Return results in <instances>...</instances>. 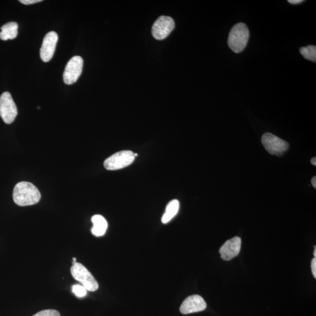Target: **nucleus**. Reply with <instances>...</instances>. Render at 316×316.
I'll use <instances>...</instances> for the list:
<instances>
[{
    "instance_id": "11",
    "label": "nucleus",
    "mask_w": 316,
    "mask_h": 316,
    "mask_svg": "<svg viewBox=\"0 0 316 316\" xmlns=\"http://www.w3.org/2000/svg\"><path fill=\"white\" fill-rule=\"evenodd\" d=\"M242 246V239L235 237L227 240L220 249L222 259L224 260H230L239 254Z\"/></svg>"
},
{
    "instance_id": "16",
    "label": "nucleus",
    "mask_w": 316,
    "mask_h": 316,
    "mask_svg": "<svg viewBox=\"0 0 316 316\" xmlns=\"http://www.w3.org/2000/svg\"><path fill=\"white\" fill-rule=\"evenodd\" d=\"M72 292L79 297H83L87 295V289L83 285H74L72 286Z\"/></svg>"
},
{
    "instance_id": "2",
    "label": "nucleus",
    "mask_w": 316,
    "mask_h": 316,
    "mask_svg": "<svg viewBox=\"0 0 316 316\" xmlns=\"http://www.w3.org/2000/svg\"><path fill=\"white\" fill-rule=\"evenodd\" d=\"M249 32L244 23L240 22L232 28L229 33L228 45L235 53L243 51L248 42Z\"/></svg>"
},
{
    "instance_id": "8",
    "label": "nucleus",
    "mask_w": 316,
    "mask_h": 316,
    "mask_svg": "<svg viewBox=\"0 0 316 316\" xmlns=\"http://www.w3.org/2000/svg\"><path fill=\"white\" fill-rule=\"evenodd\" d=\"M175 26V22L171 17L161 16L152 26V36L156 39L163 40L172 33Z\"/></svg>"
},
{
    "instance_id": "18",
    "label": "nucleus",
    "mask_w": 316,
    "mask_h": 316,
    "mask_svg": "<svg viewBox=\"0 0 316 316\" xmlns=\"http://www.w3.org/2000/svg\"><path fill=\"white\" fill-rule=\"evenodd\" d=\"M21 3L25 5H31L37 3V2H42V0H20L19 1Z\"/></svg>"
},
{
    "instance_id": "13",
    "label": "nucleus",
    "mask_w": 316,
    "mask_h": 316,
    "mask_svg": "<svg viewBox=\"0 0 316 316\" xmlns=\"http://www.w3.org/2000/svg\"><path fill=\"white\" fill-rule=\"evenodd\" d=\"M19 25L16 22H10L2 26L0 39L3 40L16 38L18 35Z\"/></svg>"
},
{
    "instance_id": "10",
    "label": "nucleus",
    "mask_w": 316,
    "mask_h": 316,
    "mask_svg": "<svg viewBox=\"0 0 316 316\" xmlns=\"http://www.w3.org/2000/svg\"><path fill=\"white\" fill-rule=\"evenodd\" d=\"M57 40V34L55 32H49L46 35L40 49V56L43 62H48L53 57Z\"/></svg>"
},
{
    "instance_id": "15",
    "label": "nucleus",
    "mask_w": 316,
    "mask_h": 316,
    "mask_svg": "<svg viewBox=\"0 0 316 316\" xmlns=\"http://www.w3.org/2000/svg\"><path fill=\"white\" fill-rule=\"evenodd\" d=\"M300 52L301 55L306 59L316 62V46L314 45H308L306 47H302L300 49Z\"/></svg>"
},
{
    "instance_id": "7",
    "label": "nucleus",
    "mask_w": 316,
    "mask_h": 316,
    "mask_svg": "<svg viewBox=\"0 0 316 316\" xmlns=\"http://www.w3.org/2000/svg\"><path fill=\"white\" fill-rule=\"evenodd\" d=\"M83 60L82 57L75 56L66 65L63 74V81L66 85H71L76 82L82 73Z\"/></svg>"
},
{
    "instance_id": "21",
    "label": "nucleus",
    "mask_w": 316,
    "mask_h": 316,
    "mask_svg": "<svg viewBox=\"0 0 316 316\" xmlns=\"http://www.w3.org/2000/svg\"><path fill=\"white\" fill-rule=\"evenodd\" d=\"M312 184L313 185V186L315 188H316V177L315 176L313 177V178L312 179Z\"/></svg>"
},
{
    "instance_id": "23",
    "label": "nucleus",
    "mask_w": 316,
    "mask_h": 316,
    "mask_svg": "<svg viewBox=\"0 0 316 316\" xmlns=\"http://www.w3.org/2000/svg\"><path fill=\"white\" fill-rule=\"evenodd\" d=\"M313 254H314L315 257L316 258V246H315V251H314V252H313Z\"/></svg>"
},
{
    "instance_id": "19",
    "label": "nucleus",
    "mask_w": 316,
    "mask_h": 316,
    "mask_svg": "<svg viewBox=\"0 0 316 316\" xmlns=\"http://www.w3.org/2000/svg\"><path fill=\"white\" fill-rule=\"evenodd\" d=\"M311 268L313 277L316 278V258L315 257L312 260Z\"/></svg>"
},
{
    "instance_id": "3",
    "label": "nucleus",
    "mask_w": 316,
    "mask_h": 316,
    "mask_svg": "<svg viewBox=\"0 0 316 316\" xmlns=\"http://www.w3.org/2000/svg\"><path fill=\"white\" fill-rule=\"evenodd\" d=\"M71 272L74 279L82 283L87 291L94 292L98 289L97 280L82 263H74L71 267Z\"/></svg>"
},
{
    "instance_id": "17",
    "label": "nucleus",
    "mask_w": 316,
    "mask_h": 316,
    "mask_svg": "<svg viewBox=\"0 0 316 316\" xmlns=\"http://www.w3.org/2000/svg\"><path fill=\"white\" fill-rule=\"evenodd\" d=\"M33 316H60V313L56 310L48 309L42 310Z\"/></svg>"
},
{
    "instance_id": "20",
    "label": "nucleus",
    "mask_w": 316,
    "mask_h": 316,
    "mask_svg": "<svg viewBox=\"0 0 316 316\" xmlns=\"http://www.w3.org/2000/svg\"><path fill=\"white\" fill-rule=\"evenodd\" d=\"M303 0H289L288 2L289 3L292 4H300L301 2H303Z\"/></svg>"
},
{
    "instance_id": "1",
    "label": "nucleus",
    "mask_w": 316,
    "mask_h": 316,
    "mask_svg": "<svg viewBox=\"0 0 316 316\" xmlns=\"http://www.w3.org/2000/svg\"><path fill=\"white\" fill-rule=\"evenodd\" d=\"M13 200L19 206H27L37 204L41 195L37 188L31 183L21 182L15 186L13 190Z\"/></svg>"
},
{
    "instance_id": "22",
    "label": "nucleus",
    "mask_w": 316,
    "mask_h": 316,
    "mask_svg": "<svg viewBox=\"0 0 316 316\" xmlns=\"http://www.w3.org/2000/svg\"><path fill=\"white\" fill-rule=\"evenodd\" d=\"M311 163L312 165H314V166H316V157L313 158L311 159Z\"/></svg>"
},
{
    "instance_id": "5",
    "label": "nucleus",
    "mask_w": 316,
    "mask_h": 316,
    "mask_svg": "<svg viewBox=\"0 0 316 316\" xmlns=\"http://www.w3.org/2000/svg\"><path fill=\"white\" fill-rule=\"evenodd\" d=\"M261 142L263 146L271 155L282 156L289 148L288 143L270 132H266L262 135Z\"/></svg>"
},
{
    "instance_id": "9",
    "label": "nucleus",
    "mask_w": 316,
    "mask_h": 316,
    "mask_svg": "<svg viewBox=\"0 0 316 316\" xmlns=\"http://www.w3.org/2000/svg\"><path fill=\"white\" fill-rule=\"evenodd\" d=\"M207 307V304L201 296L194 295L190 296L183 301L180 312L182 314L188 315L190 313L204 311Z\"/></svg>"
},
{
    "instance_id": "14",
    "label": "nucleus",
    "mask_w": 316,
    "mask_h": 316,
    "mask_svg": "<svg viewBox=\"0 0 316 316\" xmlns=\"http://www.w3.org/2000/svg\"><path fill=\"white\" fill-rule=\"evenodd\" d=\"M179 208V202L178 200H173L167 205L166 211L162 218V222L167 224L178 213Z\"/></svg>"
},
{
    "instance_id": "12",
    "label": "nucleus",
    "mask_w": 316,
    "mask_h": 316,
    "mask_svg": "<svg viewBox=\"0 0 316 316\" xmlns=\"http://www.w3.org/2000/svg\"><path fill=\"white\" fill-rule=\"evenodd\" d=\"M92 222L93 223V227L92 229V233L95 237H101L105 234L108 223L104 217L97 214L93 216Z\"/></svg>"
},
{
    "instance_id": "6",
    "label": "nucleus",
    "mask_w": 316,
    "mask_h": 316,
    "mask_svg": "<svg viewBox=\"0 0 316 316\" xmlns=\"http://www.w3.org/2000/svg\"><path fill=\"white\" fill-rule=\"evenodd\" d=\"M18 114L16 104L9 92H4L0 97V116L7 124L13 123Z\"/></svg>"
},
{
    "instance_id": "4",
    "label": "nucleus",
    "mask_w": 316,
    "mask_h": 316,
    "mask_svg": "<svg viewBox=\"0 0 316 316\" xmlns=\"http://www.w3.org/2000/svg\"><path fill=\"white\" fill-rule=\"evenodd\" d=\"M135 158V153L131 150H122L106 159L104 166L110 170L123 169L131 165Z\"/></svg>"
}]
</instances>
